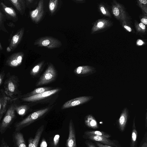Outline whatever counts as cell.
<instances>
[{
	"mask_svg": "<svg viewBox=\"0 0 147 147\" xmlns=\"http://www.w3.org/2000/svg\"><path fill=\"white\" fill-rule=\"evenodd\" d=\"M19 84L18 76L8 72L3 83L4 90L6 96L11 99L19 98L22 95L21 92L19 89Z\"/></svg>",
	"mask_w": 147,
	"mask_h": 147,
	"instance_id": "6da1fadb",
	"label": "cell"
},
{
	"mask_svg": "<svg viewBox=\"0 0 147 147\" xmlns=\"http://www.w3.org/2000/svg\"><path fill=\"white\" fill-rule=\"evenodd\" d=\"M19 100V98L11 100L8 108L1 122L0 133L1 134L5 131L16 119L15 106Z\"/></svg>",
	"mask_w": 147,
	"mask_h": 147,
	"instance_id": "7a4b0ae2",
	"label": "cell"
},
{
	"mask_svg": "<svg viewBox=\"0 0 147 147\" xmlns=\"http://www.w3.org/2000/svg\"><path fill=\"white\" fill-rule=\"evenodd\" d=\"M48 110L47 108L36 111L23 119L17 122L14 126L16 131H20L38 120L44 115Z\"/></svg>",
	"mask_w": 147,
	"mask_h": 147,
	"instance_id": "3957f363",
	"label": "cell"
},
{
	"mask_svg": "<svg viewBox=\"0 0 147 147\" xmlns=\"http://www.w3.org/2000/svg\"><path fill=\"white\" fill-rule=\"evenodd\" d=\"M34 45L53 49L60 47L62 45L61 42L57 38L50 36H46L39 38L36 40Z\"/></svg>",
	"mask_w": 147,
	"mask_h": 147,
	"instance_id": "277c9868",
	"label": "cell"
},
{
	"mask_svg": "<svg viewBox=\"0 0 147 147\" xmlns=\"http://www.w3.org/2000/svg\"><path fill=\"white\" fill-rule=\"evenodd\" d=\"M56 76V71L53 65L50 63L37 84L39 86L48 84L53 81Z\"/></svg>",
	"mask_w": 147,
	"mask_h": 147,
	"instance_id": "5b68a950",
	"label": "cell"
},
{
	"mask_svg": "<svg viewBox=\"0 0 147 147\" xmlns=\"http://www.w3.org/2000/svg\"><path fill=\"white\" fill-rule=\"evenodd\" d=\"M44 14V1H39L36 8L30 12V15L32 21L35 24H38L42 19Z\"/></svg>",
	"mask_w": 147,
	"mask_h": 147,
	"instance_id": "8992f818",
	"label": "cell"
},
{
	"mask_svg": "<svg viewBox=\"0 0 147 147\" xmlns=\"http://www.w3.org/2000/svg\"><path fill=\"white\" fill-rule=\"evenodd\" d=\"M24 54L22 52L13 53L9 56L5 62L6 65L12 67H17L22 64Z\"/></svg>",
	"mask_w": 147,
	"mask_h": 147,
	"instance_id": "52a82bcc",
	"label": "cell"
},
{
	"mask_svg": "<svg viewBox=\"0 0 147 147\" xmlns=\"http://www.w3.org/2000/svg\"><path fill=\"white\" fill-rule=\"evenodd\" d=\"M93 98L92 96H82L70 100L65 102L61 109H64L76 106L87 102Z\"/></svg>",
	"mask_w": 147,
	"mask_h": 147,
	"instance_id": "ba28073f",
	"label": "cell"
},
{
	"mask_svg": "<svg viewBox=\"0 0 147 147\" xmlns=\"http://www.w3.org/2000/svg\"><path fill=\"white\" fill-rule=\"evenodd\" d=\"M59 90L56 89L45 91L43 93L25 97L19 98L21 100L25 102H32L39 100L53 94Z\"/></svg>",
	"mask_w": 147,
	"mask_h": 147,
	"instance_id": "9c48e42d",
	"label": "cell"
},
{
	"mask_svg": "<svg viewBox=\"0 0 147 147\" xmlns=\"http://www.w3.org/2000/svg\"><path fill=\"white\" fill-rule=\"evenodd\" d=\"M83 137L84 138L94 141L102 144L116 147L118 146V145L115 141L110 140L109 138L104 137L84 134Z\"/></svg>",
	"mask_w": 147,
	"mask_h": 147,
	"instance_id": "30bf717a",
	"label": "cell"
},
{
	"mask_svg": "<svg viewBox=\"0 0 147 147\" xmlns=\"http://www.w3.org/2000/svg\"><path fill=\"white\" fill-rule=\"evenodd\" d=\"M11 99L6 96L3 89L0 90V125L1 119L6 111Z\"/></svg>",
	"mask_w": 147,
	"mask_h": 147,
	"instance_id": "8fae6325",
	"label": "cell"
},
{
	"mask_svg": "<svg viewBox=\"0 0 147 147\" xmlns=\"http://www.w3.org/2000/svg\"><path fill=\"white\" fill-rule=\"evenodd\" d=\"M0 9L5 15L6 18L16 22L18 20L17 14L12 7H7L3 2L0 1Z\"/></svg>",
	"mask_w": 147,
	"mask_h": 147,
	"instance_id": "7c38bea8",
	"label": "cell"
},
{
	"mask_svg": "<svg viewBox=\"0 0 147 147\" xmlns=\"http://www.w3.org/2000/svg\"><path fill=\"white\" fill-rule=\"evenodd\" d=\"M69 135L66 141V147H76V133L75 127L72 119L69 125Z\"/></svg>",
	"mask_w": 147,
	"mask_h": 147,
	"instance_id": "4fadbf2b",
	"label": "cell"
},
{
	"mask_svg": "<svg viewBox=\"0 0 147 147\" xmlns=\"http://www.w3.org/2000/svg\"><path fill=\"white\" fill-rule=\"evenodd\" d=\"M24 28L22 27L19 29L11 38L9 47L11 51H13L21 42L24 35Z\"/></svg>",
	"mask_w": 147,
	"mask_h": 147,
	"instance_id": "5bb4252c",
	"label": "cell"
},
{
	"mask_svg": "<svg viewBox=\"0 0 147 147\" xmlns=\"http://www.w3.org/2000/svg\"><path fill=\"white\" fill-rule=\"evenodd\" d=\"M129 114L128 109L127 107H125L122 110L117 121L119 128L121 132L124 131L128 118Z\"/></svg>",
	"mask_w": 147,
	"mask_h": 147,
	"instance_id": "9a60e30c",
	"label": "cell"
},
{
	"mask_svg": "<svg viewBox=\"0 0 147 147\" xmlns=\"http://www.w3.org/2000/svg\"><path fill=\"white\" fill-rule=\"evenodd\" d=\"M44 126L42 125L37 129L34 138H30L28 140V147H37L40 140L43 131Z\"/></svg>",
	"mask_w": 147,
	"mask_h": 147,
	"instance_id": "2e32d148",
	"label": "cell"
},
{
	"mask_svg": "<svg viewBox=\"0 0 147 147\" xmlns=\"http://www.w3.org/2000/svg\"><path fill=\"white\" fill-rule=\"evenodd\" d=\"M96 71L94 68L88 66H79L74 70V73L77 74L86 76L91 75Z\"/></svg>",
	"mask_w": 147,
	"mask_h": 147,
	"instance_id": "e0dca14e",
	"label": "cell"
},
{
	"mask_svg": "<svg viewBox=\"0 0 147 147\" xmlns=\"http://www.w3.org/2000/svg\"><path fill=\"white\" fill-rule=\"evenodd\" d=\"M9 1L19 11L20 14L23 15L26 8V0H10Z\"/></svg>",
	"mask_w": 147,
	"mask_h": 147,
	"instance_id": "ac0fdd59",
	"label": "cell"
},
{
	"mask_svg": "<svg viewBox=\"0 0 147 147\" xmlns=\"http://www.w3.org/2000/svg\"><path fill=\"white\" fill-rule=\"evenodd\" d=\"M135 116L133 122L130 147H137L138 144V132L136 129L135 122Z\"/></svg>",
	"mask_w": 147,
	"mask_h": 147,
	"instance_id": "d6986e66",
	"label": "cell"
},
{
	"mask_svg": "<svg viewBox=\"0 0 147 147\" xmlns=\"http://www.w3.org/2000/svg\"><path fill=\"white\" fill-rule=\"evenodd\" d=\"M13 139L17 147H27L23 134L20 132L14 134Z\"/></svg>",
	"mask_w": 147,
	"mask_h": 147,
	"instance_id": "ffe728a7",
	"label": "cell"
},
{
	"mask_svg": "<svg viewBox=\"0 0 147 147\" xmlns=\"http://www.w3.org/2000/svg\"><path fill=\"white\" fill-rule=\"evenodd\" d=\"M84 123L88 127L93 129H96L98 128L97 121L95 118L91 115H86L84 119Z\"/></svg>",
	"mask_w": 147,
	"mask_h": 147,
	"instance_id": "44dd1931",
	"label": "cell"
},
{
	"mask_svg": "<svg viewBox=\"0 0 147 147\" xmlns=\"http://www.w3.org/2000/svg\"><path fill=\"white\" fill-rule=\"evenodd\" d=\"M20 100L15 106V111L19 115L23 116L27 112L29 109V107L27 105L20 104Z\"/></svg>",
	"mask_w": 147,
	"mask_h": 147,
	"instance_id": "7402d4cb",
	"label": "cell"
},
{
	"mask_svg": "<svg viewBox=\"0 0 147 147\" xmlns=\"http://www.w3.org/2000/svg\"><path fill=\"white\" fill-rule=\"evenodd\" d=\"M84 134L102 136L107 138H109L111 137V135L107 133L100 131H85Z\"/></svg>",
	"mask_w": 147,
	"mask_h": 147,
	"instance_id": "603a6c76",
	"label": "cell"
},
{
	"mask_svg": "<svg viewBox=\"0 0 147 147\" xmlns=\"http://www.w3.org/2000/svg\"><path fill=\"white\" fill-rule=\"evenodd\" d=\"M57 0H50L49 3V8L51 14H53L56 11L58 5Z\"/></svg>",
	"mask_w": 147,
	"mask_h": 147,
	"instance_id": "cb8c5ba5",
	"label": "cell"
},
{
	"mask_svg": "<svg viewBox=\"0 0 147 147\" xmlns=\"http://www.w3.org/2000/svg\"><path fill=\"white\" fill-rule=\"evenodd\" d=\"M45 61H42L35 65L31 70L30 71V74L33 76H35L40 70L43 65Z\"/></svg>",
	"mask_w": 147,
	"mask_h": 147,
	"instance_id": "d4e9b609",
	"label": "cell"
},
{
	"mask_svg": "<svg viewBox=\"0 0 147 147\" xmlns=\"http://www.w3.org/2000/svg\"><path fill=\"white\" fill-rule=\"evenodd\" d=\"M6 18L5 15L0 9V30L8 33L4 25Z\"/></svg>",
	"mask_w": 147,
	"mask_h": 147,
	"instance_id": "484cf974",
	"label": "cell"
},
{
	"mask_svg": "<svg viewBox=\"0 0 147 147\" xmlns=\"http://www.w3.org/2000/svg\"><path fill=\"white\" fill-rule=\"evenodd\" d=\"M59 135H55L51 142L49 147H59Z\"/></svg>",
	"mask_w": 147,
	"mask_h": 147,
	"instance_id": "4316f807",
	"label": "cell"
},
{
	"mask_svg": "<svg viewBox=\"0 0 147 147\" xmlns=\"http://www.w3.org/2000/svg\"><path fill=\"white\" fill-rule=\"evenodd\" d=\"M138 147H147V133L146 132Z\"/></svg>",
	"mask_w": 147,
	"mask_h": 147,
	"instance_id": "83f0119b",
	"label": "cell"
},
{
	"mask_svg": "<svg viewBox=\"0 0 147 147\" xmlns=\"http://www.w3.org/2000/svg\"><path fill=\"white\" fill-rule=\"evenodd\" d=\"M5 75V71H3L0 73V86L2 84Z\"/></svg>",
	"mask_w": 147,
	"mask_h": 147,
	"instance_id": "f1b7e54d",
	"label": "cell"
},
{
	"mask_svg": "<svg viewBox=\"0 0 147 147\" xmlns=\"http://www.w3.org/2000/svg\"><path fill=\"white\" fill-rule=\"evenodd\" d=\"M95 143L98 147H115L109 145L102 144L97 142H96Z\"/></svg>",
	"mask_w": 147,
	"mask_h": 147,
	"instance_id": "f546056e",
	"label": "cell"
},
{
	"mask_svg": "<svg viewBox=\"0 0 147 147\" xmlns=\"http://www.w3.org/2000/svg\"><path fill=\"white\" fill-rule=\"evenodd\" d=\"M40 147H47V144L44 138H43L41 141Z\"/></svg>",
	"mask_w": 147,
	"mask_h": 147,
	"instance_id": "4dcf8cb0",
	"label": "cell"
},
{
	"mask_svg": "<svg viewBox=\"0 0 147 147\" xmlns=\"http://www.w3.org/2000/svg\"><path fill=\"white\" fill-rule=\"evenodd\" d=\"M85 143L87 147H96L95 145L90 141L87 140Z\"/></svg>",
	"mask_w": 147,
	"mask_h": 147,
	"instance_id": "1f68e13d",
	"label": "cell"
},
{
	"mask_svg": "<svg viewBox=\"0 0 147 147\" xmlns=\"http://www.w3.org/2000/svg\"><path fill=\"white\" fill-rule=\"evenodd\" d=\"M0 147H9L7 143L5 141L3 138L2 140Z\"/></svg>",
	"mask_w": 147,
	"mask_h": 147,
	"instance_id": "d6a6232c",
	"label": "cell"
},
{
	"mask_svg": "<svg viewBox=\"0 0 147 147\" xmlns=\"http://www.w3.org/2000/svg\"><path fill=\"white\" fill-rule=\"evenodd\" d=\"M113 13L115 16H118L119 14V10L116 7H115L113 9Z\"/></svg>",
	"mask_w": 147,
	"mask_h": 147,
	"instance_id": "836d02e7",
	"label": "cell"
},
{
	"mask_svg": "<svg viewBox=\"0 0 147 147\" xmlns=\"http://www.w3.org/2000/svg\"><path fill=\"white\" fill-rule=\"evenodd\" d=\"M7 24L8 26L11 27V28H13L15 26L14 23L11 22L7 23Z\"/></svg>",
	"mask_w": 147,
	"mask_h": 147,
	"instance_id": "e575fe53",
	"label": "cell"
},
{
	"mask_svg": "<svg viewBox=\"0 0 147 147\" xmlns=\"http://www.w3.org/2000/svg\"><path fill=\"white\" fill-rule=\"evenodd\" d=\"M141 22L142 23H144L146 25L147 24V20L146 19L142 18L141 20Z\"/></svg>",
	"mask_w": 147,
	"mask_h": 147,
	"instance_id": "d590c367",
	"label": "cell"
},
{
	"mask_svg": "<svg viewBox=\"0 0 147 147\" xmlns=\"http://www.w3.org/2000/svg\"><path fill=\"white\" fill-rule=\"evenodd\" d=\"M139 26L142 29L144 30L146 28L145 26L142 23H140L139 24Z\"/></svg>",
	"mask_w": 147,
	"mask_h": 147,
	"instance_id": "8d00e7d4",
	"label": "cell"
},
{
	"mask_svg": "<svg viewBox=\"0 0 147 147\" xmlns=\"http://www.w3.org/2000/svg\"><path fill=\"white\" fill-rule=\"evenodd\" d=\"M100 10L104 14H105L106 13V11H105L104 7H101L100 8Z\"/></svg>",
	"mask_w": 147,
	"mask_h": 147,
	"instance_id": "74e56055",
	"label": "cell"
},
{
	"mask_svg": "<svg viewBox=\"0 0 147 147\" xmlns=\"http://www.w3.org/2000/svg\"><path fill=\"white\" fill-rule=\"evenodd\" d=\"M124 27L129 32H130L131 31V29L129 27L126 25H125L124 26Z\"/></svg>",
	"mask_w": 147,
	"mask_h": 147,
	"instance_id": "f35d334b",
	"label": "cell"
},
{
	"mask_svg": "<svg viewBox=\"0 0 147 147\" xmlns=\"http://www.w3.org/2000/svg\"><path fill=\"white\" fill-rule=\"evenodd\" d=\"M103 23L102 22H100L98 23L97 26L98 27H101L103 25Z\"/></svg>",
	"mask_w": 147,
	"mask_h": 147,
	"instance_id": "ab89813d",
	"label": "cell"
},
{
	"mask_svg": "<svg viewBox=\"0 0 147 147\" xmlns=\"http://www.w3.org/2000/svg\"><path fill=\"white\" fill-rule=\"evenodd\" d=\"M72 1L75 3H81L83 1L82 0H73Z\"/></svg>",
	"mask_w": 147,
	"mask_h": 147,
	"instance_id": "60d3db41",
	"label": "cell"
},
{
	"mask_svg": "<svg viewBox=\"0 0 147 147\" xmlns=\"http://www.w3.org/2000/svg\"><path fill=\"white\" fill-rule=\"evenodd\" d=\"M139 1L142 3L144 4H146L147 3L146 0H139Z\"/></svg>",
	"mask_w": 147,
	"mask_h": 147,
	"instance_id": "b9f144b4",
	"label": "cell"
},
{
	"mask_svg": "<svg viewBox=\"0 0 147 147\" xmlns=\"http://www.w3.org/2000/svg\"><path fill=\"white\" fill-rule=\"evenodd\" d=\"M147 113H146V117H145V127H146V129L147 128Z\"/></svg>",
	"mask_w": 147,
	"mask_h": 147,
	"instance_id": "7bdbcfd3",
	"label": "cell"
},
{
	"mask_svg": "<svg viewBox=\"0 0 147 147\" xmlns=\"http://www.w3.org/2000/svg\"><path fill=\"white\" fill-rule=\"evenodd\" d=\"M143 44V42L141 40H139L138 42V44L139 45H142Z\"/></svg>",
	"mask_w": 147,
	"mask_h": 147,
	"instance_id": "ee69618b",
	"label": "cell"
},
{
	"mask_svg": "<svg viewBox=\"0 0 147 147\" xmlns=\"http://www.w3.org/2000/svg\"><path fill=\"white\" fill-rule=\"evenodd\" d=\"M7 51L8 52H10V51H11V50L9 47L7 48Z\"/></svg>",
	"mask_w": 147,
	"mask_h": 147,
	"instance_id": "f6af8a7d",
	"label": "cell"
},
{
	"mask_svg": "<svg viewBox=\"0 0 147 147\" xmlns=\"http://www.w3.org/2000/svg\"><path fill=\"white\" fill-rule=\"evenodd\" d=\"M3 49V47L1 45V43L0 42V51H1Z\"/></svg>",
	"mask_w": 147,
	"mask_h": 147,
	"instance_id": "bcb514c9",
	"label": "cell"
}]
</instances>
